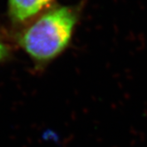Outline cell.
<instances>
[{
    "instance_id": "obj_1",
    "label": "cell",
    "mask_w": 147,
    "mask_h": 147,
    "mask_svg": "<svg viewBox=\"0 0 147 147\" xmlns=\"http://www.w3.org/2000/svg\"><path fill=\"white\" fill-rule=\"evenodd\" d=\"M77 20L74 7H50L29 22L19 34L18 43L36 64H46L68 47Z\"/></svg>"
},
{
    "instance_id": "obj_2",
    "label": "cell",
    "mask_w": 147,
    "mask_h": 147,
    "mask_svg": "<svg viewBox=\"0 0 147 147\" xmlns=\"http://www.w3.org/2000/svg\"><path fill=\"white\" fill-rule=\"evenodd\" d=\"M53 0H8V16L14 25L26 24L48 9Z\"/></svg>"
},
{
    "instance_id": "obj_3",
    "label": "cell",
    "mask_w": 147,
    "mask_h": 147,
    "mask_svg": "<svg viewBox=\"0 0 147 147\" xmlns=\"http://www.w3.org/2000/svg\"><path fill=\"white\" fill-rule=\"evenodd\" d=\"M10 55V51H9V48L0 41V63L4 62L7 59V57Z\"/></svg>"
}]
</instances>
